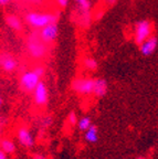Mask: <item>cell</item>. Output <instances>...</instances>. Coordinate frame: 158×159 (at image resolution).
<instances>
[{
  "label": "cell",
  "mask_w": 158,
  "mask_h": 159,
  "mask_svg": "<svg viewBox=\"0 0 158 159\" xmlns=\"http://www.w3.org/2000/svg\"><path fill=\"white\" fill-rule=\"evenodd\" d=\"M55 2L59 7L61 8H65L67 5H69V0H55Z\"/></svg>",
  "instance_id": "obj_23"
},
{
  "label": "cell",
  "mask_w": 158,
  "mask_h": 159,
  "mask_svg": "<svg viewBox=\"0 0 158 159\" xmlns=\"http://www.w3.org/2000/svg\"><path fill=\"white\" fill-rule=\"evenodd\" d=\"M91 125H92L91 117L84 116L79 119V122H77V128H79V130H81V132H85V130H87V129L91 127Z\"/></svg>",
  "instance_id": "obj_16"
},
{
  "label": "cell",
  "mask_w": 158,
  "mask_h": 159,
  "mask_svg": "<svg viewBox=\"0 0 158 159\" xmlns=\"http://www.w3.org/2000/svg\"><path fill=\"white\" fill-rule=\"evenodd\" d=\"M1 67L7 73L13 72L18 67V60L9 53H3L1 55Z\"/></svg>",
  "instance_id": "obj_10"
},
{
  "label": "cell",
  "mask_w": 158,
  "mask_h": 159,
  "mask_svg": "<svg viewBox=\"0 0 158 159\" xmlns=\"http://www.w3.org/2000/svg\"><path fill=\"white\" fill-rule=\"evenodd\" d=\"M137 159H145V158H144V157H138Z\"/></svg>",
  "instance_id": "obj_29"
},
{
  "label": "cell",
  "mask_w": 158,
  "mask_h": 159,
  "mask_svg": "<svg viewBox=\"0 0 158 159\" xmlns=\"http://www.w3.org/2000/svg\"><path fill=\"white\" fill-rule=\"evenodd\" d=\"M5 126V120H3V117H1V127Z\"/></svg>",
  "instance_id": "obj_28"
},
{
  "label": "cell",
  "mask_w": 158,
  "mask_h": 159,
  "mask_svg": "<svg viewBox=\"0 0 158 159\" xmlns=\"http://www.w3.org/2000/svg\"><path fill=\"white\" fill-rule=\"evenodd\" d=\"M15 1L19 3H27V5H35V6H39L42 3V0H15Z\"/></svg>",
  "instance_id": "obj_21"
},
{
  "label": "cell",
  "mask_w": 158,
  "mask_h": 159,
  "mask_svg": "<svg viewBox=\"0 0 158 159\" xmlns=\"http://www.w3.org/2000/svg\"><path fill=\"white\" fill-rule=\"evenodd\" d=\"M10 1H11V0H0V5H1V6H7V5H9V3H10Z\"/></svg>",
  "instance_id": "obj_26"
},
{
  "label": "cell",
  "mask_w": 158,
  "mask_h": 159,
  "mask_svg": "<svg viewBox=\"0 0 158 159\" xmlns=\"http://www.w3.org/2000/svg\"><path fill=\"white\" fill-rule=\"evenodd\" d=\"M105 1H106L109 5H113V3L116 2V0H105Z\"/></svg>",
  "instance_id": "obj_27"
},
{
  "label": "cell",
  "mask_w": 158,
  "mask_h": 159,
  "mask_svg": "<svg viewBox=\"0 0 158 159\" xmlns=\"http://www.w3.org/2000/svg\"><path fill=\"white\" fill-rule=\"evenodd\" d=\"M60 15L58 12H39V11H30L25 16V21L33 30H40L50 23L58 22Z\"/></svg>",
  "instance_id": "obj_2"
},
{
  "label": "cell",
  "mask_w": 158,
  "mask_h": 159,
  "mask_svg": "<svg viewBox=\"0 0 158 159\" xmlns=\"http://www.w3.org/2000/svg\"><path fill=\"white\" fill-rule=\"evenodd\" d=\"M32 96L35 103L39 106H43V105L47 104L48 101H49V92H48L47 85L40 81V83L32 92Z\"/></svg>",
  "instance_id": "obj_7"
},
{
  "label": "cell",
  "mask_w": 158,
  "mask_h": 159,
  "mask_svg": "<svg viewBox=\"0 0 158 159\" xmlns=\"http://www.w3.org/2000/svg\"><path fill=\"white\" fill-rule=\"evenodd\" d=\"M17 138L20 145L26 148H31L35 146V137L26 126H21L17 130Z\"/></svg>",
  "instance_id": "obj_8"
},
{
  "label": "cell",
  "mask_w": 158,
  "mask_h": 159,
  "mask_svg": "<svg viewBox=\"0 0 158 159\" xmlns=\"http://www.w3.org/2000/svg\"><path fill=\"white\" fill-rule=\"evenodd\" d=\"M32 158L33 159H47V157L42 154H33Z\"/></svg>",
  "instance_id": "obj_24"
},
{
  "label": "cell",
  "mask_w": 158,
  "mask_h": 159,
  "mask_svg": "<svg viewBox=\"0 0 158 159\" xmlns=\"http://www.w3.org/2000/svg\"><path fill=\"white\" fill-rule=\"evenodd\" d=\"M1 150L7 152L8 155H12L17 150V146H16L15 142L9 138H3L1 140Z\"/></svg>",
  "instance_id": "obj_14"
},
{
  "label": "cell",
  "mask_w": 158,
  "mask_h": 159,
  "mask_svg": "<svg viewBox=\"0 0 158 159\" xmlns=\"http://www.w3.org/2000/svg\"><path fill=\"white\" fill-rule=\"evenodd\" d=\"M41 77L33 70H26L20 75V86L22 91L27 93H32L37 85L40 83Z\"/></svg>",
  "instance_id": "obj_4"
},
{
  "label": "cell",
  "mask_w": 158,
  "mask_h": 159,
  "mask_svg": "<svg viewBox=\"0 0 158 159\" xmlns=\"http://www.w3.org/2000/svg\"><path fill=\"white\" fill-rule=\"evenodd\" d=\"M52 122H53L52 117L45 116V117H42L41 122H40V125H41V127H43V128H48V127H50L52 125Z\"/></svg>",
  "instance_id": "obj_19"
},
{
  "label": "cell",
  "mask_w": 158,
  "mask_h": 159,
  "mask_svg": "<svg viewBox=\"0 0 158 159\" xmlns=\"http://www.w3.org/2000/svg\"><path fill=\"white\" fill-rule=\"evenodd\" d=\"M153 35V25L148 20H141L135 25L134 28V40L137 44L142 43L147 40L149 37Z\"/></svg>",
  "instance_id": "obj_3"
},
{
  "label": "cell",
  "mask_w": 158,
  "mask_h": 159,
  "mask_svg": "<svg viewBox=\"0 0 158 159\" xmlns=\"http://www.w3.org/2000/svg\"><path fill=\"white\" fill-rule=\"evenodd\" d=\"M40 37L45 43L50 44L54 41L59 35V27H58V22L50 23V25H45L44 28L39 30Z\"/></svg>",
  "instance_id": "obj_6"
},
{
  "label": "cell",
  "mask_w": 158,
  "mask_h": 159,
  "mask_svg": "<svg viewBox=\"0 0 158 159\" xmlns=\"http://www.w3.org/2000/svg\"><path fill=\"white\" fill-rule=\"evenodd\" d=\"M6 23L7 25L13 31H21L22 29V22L18 16L16 15H8L6 16Z\"/></svg>",
  "instance_id": "obj_12"
},
{
  "label": "cell",
  "mask_w": 158,
  "mask_h": 159,
  "mask_svg": "<svg viewBox=\"0 0 158 159\" xmlns=\"http://www.w3.org/2000/svg\"><path fill=\"white\" fill-rule=\"evenodd\" d=\"M91 20H92V17H91L90 11H86V12H80L79 18H77V23H79L81 27L86 28V27H89L90 23H91Z\"/></svg>",
  "instance_id": "obj_15"
},
{
  "label": "cell",
  "mask_w": 158,
  "mask_h": 159,
  "mask_svg": "<svg viewBox=\"0 0 158 159\" xmlns=\"http://www.w3.org/2000/svg\"><path fill=\"white\" fill-rule=\"evenodd\" d=\"M77 114H75L74 112H71L69 113V115H67V123H69L71 126H74V125H77Z\"/></svg>",
  "instance_id": "obj_20"
},
{
  "label": "cell",
  "mask_w": 158,
  "mask_h": 159,
  "mask_svg": "<svg viewBox=\"0 0 158 159\" xmlns=\"http://www.w3.org/2000/svg\"><path fill=\"white\" fill-rule=\"evenodd\" d=\"M72 89L80 95H91L94 91V79L77 77L72 82Z\"/></svg>",
  "instance_id": "obj_5"
},
{
  "label": "cell",
  "mask_w": 158,
  "mask_h": 159,
  "mask_svg": "<svg viewBox=\"0 0 158 159\" xmlns=\"http://www.w3.org/2000/svg\"><path fill=\"white\" fill-rule=\"evenodd\" d=\"M109 91V84L105 79H95L94 80V91L93 94L96 97H104Z\"/></svg>",
  "instance_id": "obj_11"
},
{
  "label": "cell",
  "mask_w": 158,
  "mask_h": 159,
  "mask_svg": "<svg viewBox=\"0 0 158 159\" xmlns=\"http://www.w3.org/2000/svg\"><path fill=\"white\" fill-rule=\"evenodd\" d=\"M0 159H8L7 152H5L3 150H1V152H0Z\"/></svg>",
  "instance_id": "obj_25"
},
{
  "label": "cell",
  "mask_w": 158,
  "mask_h": 159,
  "mask_svg": "<svg viewBox=\"0 0 158 159\" xmlns=\"http://www.w3.org/2000/svg\"><path fill=\"white\" fill-rule=\"evenodd\" d=\"M157 45H158L157 37L151 35L147 40H145L142 44H139V51H141V53L144 57H149V55H151L155 52V50L157 49Z\"/></svg>",
  "instance_id": "obj_9"
},
{
  "label": "cell",
  "mask_w": 158,
  "mask_h": 159,
  "mask_svg": "<svg viewBox=\"0 0 158 159\" xmlns=\"http://www.w3.org/2000/svg\"><path fill=\"white\" fill-rule=\"evenodd\" d=\"M80 12H86L91 10V1L90 0H74Z\"/></svg>",
  "instance_id": "obj_18"
},
{
  "label": "cell",
  "mask_w": 158,
  "mask_h": 159,
  "mask_svg": "<svg viewBox=\"0 0 158 159\" xmlns=\"http://www.w3.org/2000/svg\"><path fill=\"white\" fill-rule=\"evenodd\" d=\"M26 48L27 52L32 59L40 60L44 57L48 52V43H45L42 38L40 37L39 30H33L32 32L28 35L26 40Z\"/></svg>",
  "instance_id": "obj_1"
},
{
  "label": "cell",
  "mask_w": 158,
  "mask_h": 159,
  "mask_svg": "<svg viewBox=\"0 0 158 159\" xmlns=\"http://www.w3.org/2000/svg\"><path fill=\"white\" fill-rule=\"evenodd\" d=\"M84 139L87 143H91V144H94L99 140V128H97L96 125L92 124L91 127L84 132Z\"/></svg>",
  "instance_id": "obj_13"
},
{
  "label": "cell",
  "mask_w": 158,
  "mask_h": 159,
  "mask_svg": "<svg viewBox=\"0 0 158 159\" xmlns=\"http://www.w3.org/2000/svg\"><path fill=\"white\" fill-rule=\"evenodd\" d=\"M33 71H35V73H37L38 75H39L40 77H42L43 75H44V72H45V70L44 67L42 66V65H35V67H33Z\"/></svg>",
  "instance_id": "obj_22"
},
{
  "label": "cell",
  "mask_w": 158,
  "mask_h": 159,
  "mask_svg": "<svg viewBox=\"0 0 158 159\" xmlns=\"http://www.w3.org/2000/svg\"><path fill=\"white\" fill-rule=\"evenodd\" d=\"M83 66L86 70H90V71H95L99 66L97 64V61L94 57H86L83 59Z\"/></svg>",
  "instance_id": "obj_17"
}]
</instances>
